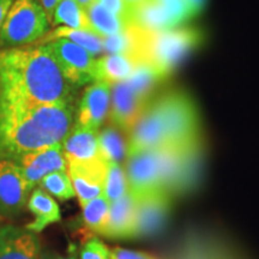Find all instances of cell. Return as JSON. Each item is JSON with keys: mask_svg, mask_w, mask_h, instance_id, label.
Returning <instances> with one entry per match:
<instances>
[{"mask_svg": "<svg viewBox=\"0 0 259 259\" xmlns=\"http://www.w3.org/2000/svg\"><path fill=\"white\" fill-rule=\"evenodd\" d=\"M125 171L128 181V192L134 198L162 190L160 149L128 155Z\"/></svg>", "mask_w": 259, "mask_h": 259, "instance_id": "7", "label": "cell"}, {"mask_svg": "<svg viewBox=\"0 0 259 259\" xmlns=\"http://www.w3.org/2000/svg\"><path fill=\"white\" fill-rule=\"evenodd\" d=\"M111 89V84L100 80L85 89L79 101L76 125L99 131L108 114Z\"/></svg>", "mask_w": 259, "mask_h": 259, "instance_id": "14", "label": "cell"}, {"mask_svg": "<svg viewBox=\"0 0 259 259\" xmlns=\"http://www.w3.org/2000/svg\"><path fill=\"white\" fill-rule=\"evenodd\" d=\"M27 206L32 215L34 221L25 226L28 231L40 233L48 226L60 221L61 213L59 205L50 193L42 189H35L28 199Z\"/></svg>", "mask_w": 259, "mask_h": 259, "instance_id": "18", "label": "cell"}, {"mask_svg": "<svg viewBox=\"0 0 259 259\" xmlns=\"http://www.w3.org/2000/svg\"><path fill=\"white\" fill-rule=\"evenodd\" d=\"M63 154L67 164L85 163L102 158L99 147V134L92 128L76 125L63 142Z\"/></svg>", "mask_w": 259, "mask_h": 259, "instance_id": "16", "label": "cell"}, {"mask_svg": "<svg viewBox=\"0 0 259 259\" xmlns=\"http://www.w3.org/2000/svg\"><path fill=\"white\" fill-rule=\"evenodd\" d=\"M40 185L42 190L58 199L67 200L76 196L69 174L65 170H58L48 174L41 180Z\"/></svg>", "mask_w": 259, "mask_h": 259, "instance_id": "28", "label": "cell"}, {"mask_svg": "<svg viewBox=\"0 0 259 259\" xmlns=\"http://www.w3.org/2000/svg\"><path fill=\"white\" fill-rule=\"evenodd\" d=\"M64 259H74V258H64Z\"/></svg>", "mask_w": 259, "mask_h": 259, "instance_id": "38", "label": "cell"}, {"mask_svg": "<svg viewBox=\"0 0 259 259\" xmlns=\"http://www.w3.org/2000/svg\"><path fill=\"white\" fill-rule=\"evenodd\" d=\"M164 77L149 63H139L126 82L139 95L151 99L154 89Z\"/></svg>", "mask_w": 259, "mask_h": 259, "instance_id": "25", "label": "cell"}, {"mask_svg": "<svg viewBox=\"0 0 259 259\" xmlns=\"http://www.w3.org/2000/svg\"><path fill=\"white\" fill-rule=\"evenodd\" d=\"M40 3H41V8L44 9L48 21H52V19H53L54 11H56L57 6L60 3V0H40Z\"/></svg>", "mask_w": 259, "mask_h": 259, "instance_id": "33", "label": "cell"}, {"mask_svg": "<svg viewBox=\"0 0 259 259\" xmlns=\"http://www.w3.org/2000/svg\"><path fill=\"white\" fill-rule=\"evenodd\" d=\"M109 255H111V259H155L144 252L131 251L121 247H114L109 251Z\"/></svg>", "mask_w": 259, "mask_h": 259, "instance_id": "32", "label": "cell"}, {"mask_svg": "<svg viewBox=\"0 0 259 259\" xmlns=\"http://www.w3.org/2000/svg\"><path fill=\"white\" fill-rule=\"evenodd\" d=\"M52 22H53V25L63 24L64 27L79 29V30H85L96 34L92 23H90L85 10L76 0H60L56 11H54Z\"/></svg>", "mask_w": 259, "mask_h": 259, "instance_id": "22", "label": "cell"}, {"mask_svg": "<svg viewBox=\"0 0 259 259\" xmlns=\"http://www.w3.org/2000/svg\"><path fill=\"white\" fill-rule=\"evenodd\" d=\"M100 154L107 163H122L127 158V142L118 130L107 127L99 134Z\"/></svg>", "mask_w": 259, "mask_h": 259, "instance_id": "24", "label": "cell"}, {"mask_svg": "<svg viewBox=\"0 0 259 259\" xmlns=\"http://www.w3.org/2000/svg\"><path fill=\"white\" fill-rule=\"evenodd\" d=\"M87 15H88L90 23H92L94 30L100 36H108V35L118 34L127 27V23L121 21L120 18L116 17L112 12L100 5L95 2L94 4L85 9Z\"/></svg>", "mask_w": 259, "mask_h": 259, "instance_id": "23", "label": "cell"}, {"mask_svg": "<svg viewBox=\"0 0 259 259\" xmlns=\"http://www.w3.org/2000/svg\"><path fill=\"white\" fill-rule=\"evenodd\" d=\"M3 58L12 82L29 107L73 102L78 87L65 77L46 45L4 48Z\"/></svg>", "mask_w": 259, "mask_h": 259, "instance_id": "1", "label": "cell"}, {"mask_svg": "<svg viewBox=\"0 0 259 259\" xmlns=\"http://www.w3.org/2000/svg\"><path fill=\"white\" fill-rule=\"evenodd\" d=\"M40 244L35 233L16 226L0 227V259H38Z\"/></svg>", "mask_w": 259, "mask_h": 259, "instance_id": "15", "label": "cell"}, {"mask_svg": "<svg viewBox=\"0 0 259 259\" xmlns=\"http://www.w3.org/2000/svg\"><path fill=\"white\" fill-rule=\"evenodd\" d=\"M111 90V120L116 127L130 134L150 105L151 99L139 95L126 82L113 84Z\"/></svg>", "mask_w": 259, "mask_h": 259, "instance_id": "10", "label": "cell"}, {"mask_svg": "<svg viewBox=\"0 0 259 259\" xmlns=\"http://www.w3.org/2000/svg\"><path fill=\"white\" fill-rule=\"evenodd\" d=\"M76 2L78 3V4L82 6L84 10H85V9H88L90 5L94 4V3H95L96 0H76Z\"/></svg>", "mask_w": 259, "mask_h": 259, "instance_id": "36", "label": "cell"}, {"mask_svg": "<svg viewBox=\"0 0 259 259\" xmlns=\"http://www.w3.org/2000/svg\"><path fill=\"white\" fill-rule=\"evenodd\" d=\"M14 2L15 0H0V29H2V25L4 23L6 16H8Z\"/></svg>", "mask_w": 259, "mask_h": 259, "instance_id": "35", "label": "cell"}, {"mask_svg": "<svg viewBox=\"0 0 259 259\" xmlns=\"http://www.w3.org/2000/svg\"><path fill=\"white\" fill-rule=\"evenodd\" d=\"M80 259H111L109 250L99 239H90L83 246Z\"/></svg>", "mask_w": 259, "mask_h": 259, "instance_id": "30", "label": "cell"}, {"mask_svg": "<svg viewBox=\"0 0 259 259\" xmlns=\"http://www.w3.org/2000/svg\"><path fill=\"white\" fill-rule=\"evenodd\" d=\"M203 32L194 28H174L164 31L145 30L142 59L166 78L194 48L202 45Z\"/></svg>", "mask_w": 259, "mask_h": 259, "instance_id": "2", "label": "cell"}, {"mask_svg": "<svg viewBox=\"0 0 259 259\" xmlns=\"http://www.w3.org/2000/svg\"><path fill=\"white\" fill-rule=\"evenodd\" d=\"M29 107L6 70L0 50V158L16 161L22 153V125Z\"/></svg>", "mask_w": 259, "mask_h": 259, "instance_id": "3", "label": "cell"}, {"mask_svg": "<svg viewBox=\"0 0 259 259\" xmlns=\"http://www.w3.org/2000/svg\"><path fill=\"white\" fill-rule=\"evenodd\" d=\"M44 45H46L65 77L71 83L80 87L95 82L94 69L96 59L90 52L66 38H57Z\"/></svg>", "mask_w": 259, "mask_h": 259, "instance_id": "6", "label": "cell"}, {"mask_svg": "<svg viewBox=\"0 0 259 259\" xmlns=\"http://www.w3.org/2000/svg\"><path fill=\"white\" fill-rule=\"evenodd\" d=\"M50 27L36 0H15L0 29V48L24 46L40 40Z\"/></svg>", "mask_w": 259, "mask_h": 259, "instance_id": "5", "label": "cell"}, {"mask_svg": "<svg viewBox=\"0 0 259 259\" xmlns=\"http://www.w3.org/2000/svg\"><path fill=\"white\" fill-rule=\"evenodd\" d=\"M185 2L187 6H189L191 15H192V17H194V16L199 15L203 11L206 0H185Z\"/></svg>", "mask_w": 259, "mask_h": 259, "instance_id": "34", "label": "cell"}, {"mask_svg": "<svg viewBox=\"0 0 259 259\" xmlns=\"http://www.w3.org/2000/svg\"><path fill=\"white\" fill-rule=\"evenodd\" d=\"M160 2L176 27L193 18L185 0H160Z\"/></svg>", "mask_w": 259, "mask_h": 259, "instance_id": "29", "label": "cell"}, {"mask_svg": "<svg viewBox=\"0 0 259 259\" xmlns=\"http://www.w3.org/2000/svg\"><path fill=\"white\" fill-rule=\"evenodd\" d=\"M143 2H145V0H125L126 4H127L131 9H132V8H135L136 5L141 4V3H143Z\"/></svg>", "mask_w": 259, "mask_h": 259, "instance_id": "37", "label": "cell"}, {"mask_svg": "<svg viewBox=\"0 0 259 259\" xmlns=\"http://www.w3.org/2000/svg\"><path fill=\"white\" fill-rule=\"evenodd\" d=\"M30 191L18 164L12 160L0 158V219L21 215Z\"/></svg>", "mask_w": 259, "mask_h": 259, "instance_id": "9", "label": "cell"}, {"mask_svg": "<svg viewBox=\"0 0 259 259\" xmlns=\"http://www.w3.org/2000/svg\"><path fill=\"white\" fill-rule=\"evenodd\" d=\"M96 2L125 23H131V8L126 4L125 0H96Z\"/></svg>", "mask_w": 259, "mask_h": 259, "instance_id": "31", "label": "cell"}, {"mask_svg": "<svg viewBox=\"0 0 259 259\" xmlns=\"http://www.w3.org/2000/svg\"><path fill=\"white\" fill-rule=\"evenodd\" d=\"M127 144V156L141 151L155 150L167 147V139L164 135L160 113L155 101H151L143 115L130 132Z\"/></svg>", "mask_w": 259, "mask_h": 259, "instance_id": "13", "label": "cell"}, {"mask_svg": "<svg viewBox=\"0 0 259 259\" xmlns=\"http://www.w3.org/2000/svg\"><path fill=\"white\" fill-rule=\"evenodd\" d=\"M22 170L25 183L32 190L48 174L58 170H67L63 154V144L38 149L22 155L15 161Z\"/></svg>", "mask_w": 259, "mask_h": 259, "instance_id": "11", "label": "cell"}, {"mask_svg": "<svg viewBox=\"0 0 259 259\" xmlns=\"http://www.w3.org/2000/svg\"><path fill=\"white\" fill-rule=\"evenodd\" d=\"M131 23L148 31H164L177 28L160 0H145L132 8Z\"/></svg>", "mask_w": 259, "mask_h": 259, "instance_id": "20", "label": "cell"}, {"mask_svg": "<svg viewBox=\"0 0 259 259\" xmlns=\"http://www.w3.org/2000/svg\"><path fill=\"white\" fill-rule=\"evenodd\" d=\"M57 38H66V40L72 41L73 44L78 45V46L83 47L93 54L94 57L99 56L103 52V45H102V37L99 35L94 34V32L79 30V29H72L69 27H59L54 29L53 31L48 32L44 37H41L40 44H47V42L57 40Z\"/></svg>", "mask_w": 259, "mask_h": 259, "instance_id": "21", "label": "cell"}, {"mask_svg": "<svg viewBox=\"0 0 259 259\" xmlns=\"http://www.w3.org/2000/svg\"><path fill=\"white\" fill-rule=\"evenodd\" d=\"M109 208H111V203L106 198L105 194H101L82 205L83 221L87 228L89 231L102 234L108 221Z\"/></svg>", "mask_w": 259, "mask_h": 259, "instance_id": "26", "label": "cell"}, {"mask_svg": "<svg viewBox=\"0 0 259 259\" xmlns=\"http://www.w3.org/2000/svg\"><path fill=\"white\" fill-rule=\"evenodd\" d=\"M128 193V181L126 177L125 168L120 163L111 162L107 166V174L105 181V191L103 194L109 203L122 198Z\"/></svg>", "mask_w": 259, "mask_h": 259, "instance_id": "27", "label": "cell"}, {"mask_svg": "<svg viewBox=\"0 0 259 259\" xmlns=\"http://www.w3.org/2000/svg\"><path fill=\"white\" fill-rule=\"evenodd\" d=\"M46 259H48V258H46Z\"/></svg>", "mask_w": 259, "mask_h": 259, "instance_id": "39", "label": "cell"}, {"mask_svg": "<svg viewBox=\"0 0 259 259\" xmlns=\"http://www.w3.org/2000/svg\"><path fill=\"white\" fill-rule=\"evenodd\" d=\"M163 125L167 147L187 148L200 143L199 116L190 96L170 92L155 100Z\"/></svg>", "mask_w": 259, "mask_h": 259, "instance_id": "4", "label": "cell"}, {"mask_svg": "<svg viewBox=\"0 0 259 259\" xmlns=\"http://www.w3.org/2000/svg\"><path fill=\"white\" fill-rule=\"evenodd\" d=\"M107 166L108 163L103 158H97L85 163L67 164L66 171L80 206L103 194Z\"/></svg>", "mask_w": 259, "mask_h": 259, "instance_id": "12", "label": "cell"}, {"mask_svg": "<svg viewBox=\"0 0 259 259\" xmlns=\"http://www.w3.org/2000/svg\"><path fill=\"white\" fill-rule=\"evenodd\" d=\"M138 63L126 54H108L95 61L94 79L95 82L113 84L124 82L130 77Z\"/></svg>", "mask_w": 259, "mask_h": 259, "instance_id": "19", "label": "cell"}, {"mask_svg": "<svg viewBox=\"0 0 259 259\" xmlns=\"http://www.w3.org/2000/svg\"><path fill=\"white\" fill-rule=\"evenodd\" d=\"M171 198L173 197L162 190L135 198L136 239L156 235L163 229L170 213Z\"/></svg>", "mask_w": 259, "mask_h": 259, "instance_id": "8", "label": "cell"}, {"mask_svg": "<svg viewBox=\"0 0 259 259\" xmlns=\"http://www.w3.org/2000/svg\"><path fill=\"white\" fill-rule=\"evenodd\" d=\"M103 236L115 240L136 239V202L131 193L111 203Z\"/></svg>", "mask_w": 259, "mask_h": 259, "instance_id": "17", "label": "cell"}]
</instances>
